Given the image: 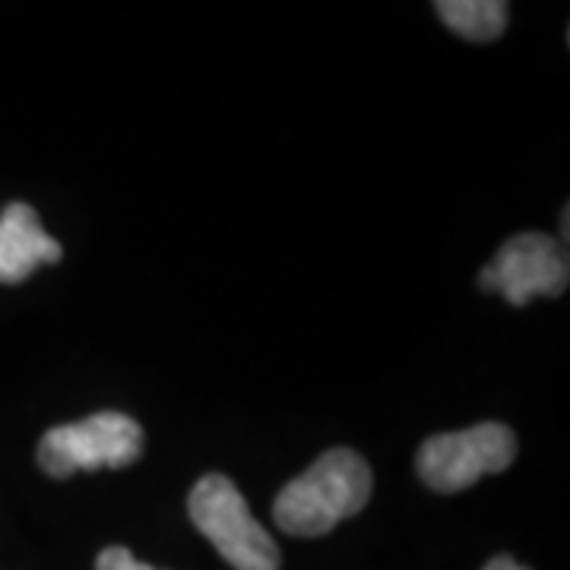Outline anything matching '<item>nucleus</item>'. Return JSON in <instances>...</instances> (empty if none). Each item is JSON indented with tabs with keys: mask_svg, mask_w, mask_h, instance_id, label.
Listing matches in <instances>:
<instances>
[{
	"mask_svg": "<svg viewBox=\"0 0 570 570\" xmlns=\"http://www.w3.org/2000/svg\"><path fill=\"white\" fill-rule=\"evenodd\" d=\"M371 491L374 475L365 456L352 448H333L276 494L273 520L288 535L317 539L365 510Z\"/></svg>",
	"mask_w": 570,
	"mask_h": 570,
	"instance_id": "f257e3e1",
	"label": "nucleus"
},
{
	"mask_svg": "<svg viewBox=\"0 0 570 570\" xmlns=\"http://www.w3.org/2000/svg\"><path fill=\"white\" fill-rule=\"evenodd\" d=\"M187 513L194 527L204 532L235 570H279L283 564L279 546L254 520L245 494L228 475H219V472L204 475L190 489Z\"/></svg>",
	"mask_w": 570,
	"mask_h": 570,
	"instance_id": "f03ea898",
	"label": "nucleus"
},
{
	"mask_svg": "<svg viewBox=\"0 0 570 570\" xmlns=\"http://www.w3.org/2000/svg\"><path fill=\"white\" fill-rule=\"evenodd\" d=\"M146 448L142 428L124 412H96L73 425L51 428L39 441V466L51 479H70L77 472L121 469L140 460Z\"/></svg>",
	"mask_w": 570,
	"mask_h": 570,
	"instance_id": "7ed1b4c3",
	"label": "nucleus"
},
{
	"mask_svg": "<svg viewBox=\"0 0 570 570\" xmlns=\"http://www.w3.org/2000/svg\"><path fill=\"white\" fill-rule=\"evenodd\" d=\"M517 460V434L501 422L434 434L419 448V479L438 494L472 489L482 475L504 472Z\"/></svg>",
	"mask_w": 570,
	"mask_h": 570,
	"instance_id": "20e7f679",
	"label": "nucleus"
},
{
	"mask_svg": "<svg viewBox=\"0 0 570 570\" xmlns=\"http://www.w3.org/2000/svg\"><path fill=\"white\" fill-rule=\"evenodd\" d=\"M568 247L542 232L513 235L479 273V285L485 292H498L517 307L530 305L539 295L558 298L568 288Z\"/></svg>",
	"mask_w": 570,
	"mask_h": 570,
	"instance_id": "39448f33",
	"label": "nucleus"
},
{
	"mask_svg": "<svg viewBox=\"0 0 570 570\" xmlns=\"http://www.w3.org/2000/svg\"><path fill=\"white\" fill-rule=\"evenodd\" d=\"M61 257V245L41 228L32 206L10 204L0 213V283H22L41 264H58Z\"/></svg>",
	"mask_w": 570,
	"mask_h": 570,
	"instance_id": "423d86ee",
	"label": "nucleus"
},
{
	"mask_svg": "<svg viewBox=\"0 0 570 570\" xmlns=\"http://www.w3.org/2000/svg\"><path fill=\"white\" fill-rule=\"evenodd\" d=\"M438 17L466 41H494L504 36L510 10L504 0H438Z\"/></svg>",
	"mask_w": 570,
	"mask_h": 570,
	"instance_id": "0eeeda50",
	"label": "nucleus"
},
{
	"mask_svg": "<svg viewBox=\"0 0 570 570\" xmlns=\"http://www.w3.org/2000/svg\"><path fill=\"white\" fill-rule=\"evenodd\" d=\"M96 570H156V568H149V564L137 561V558L124 549V546H111V549H105L102 554H99Z\"/></svg>",
	"mask_w": 570,
	"mask_h": 570,
	"instance_id": "6e6552de",
	"label": "nucleus"
},
{
	"mask_svg": "<svg viewBox=\"0 0 570 570\" xmlns=\"http://www.w3.org/2000/svg\"><path fill=\"white\" fill-rule=\"evenodd\" d=\"M482 570H530L527 564H520V561H513L508 554H498V558H491L489 564Z\"/></svg>",
	"mask_w": 570,
	"mask_h": 570,
	"instance_id": "1a4fd4ad",
	"label": "nucleus"
}]
</instances>
